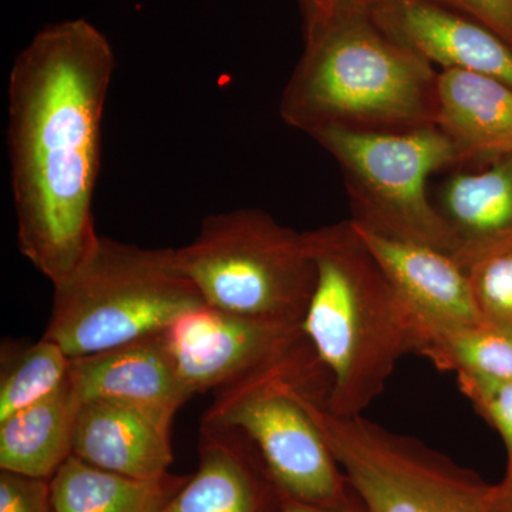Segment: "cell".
Here are the masks:
<instances>
[{"label": "cell", "mask_w": 512, "mask_h": 512, "mask_svg": "<svg viewBox=\"0 0 512 512\" xmlns=\"http://www.w3.org/2000/svg\"><path fill=\"white\" fill-rule=\"evenodd\" d=\"M114 69L109 39L86 19L47 25L10 69L6 141L16 237L53 286L100 237L93 201Z\"/></svg>", "instance_id": "1"}, {"label": "cell", "mask_w": 512, "mask_h": 512, "mask_svg": "<svg viewBox=\"0 0 512 512\" xmlns=\"http://www.w3.org/2000/svg\"><path fill=\"white\" fill-rule=\"evenodd\" d=\"M305 49L279 114L313 136L326 128L399 133L436 124L439 72L392 39L372 12L303 26Z\"/></svg>", "instance_id": "2"}, {"label": "cell", "mask_w": 512, "mask_h": 512, "mask_svg": "<svg viewBox=\"0 0 512 512\" xmlns=\"http://www.w3.org/2000/svg\"><path fill=\"white\" fill-rule=\"evenodd\" d=\"M316 281L302 330L325 370V400L339 416H362L397 363L420 353L416 319L352 221L303 232Z\"/></svg>", "instance_id": "3"}, {"label": "cell", "mask_w": 512, "mask_h": 512, "mask_svg": "<svg viewBox=\"0 0 512 512\" xmlns=\"http://www.w3.org/2000/svg\"><path fill=\"white\" fill-rule=\"evenodd\" d=\"M204 298L178 268L174 248L99 237L69 278L53 286L45 338L72 359L163 335Z\"/></svg>", "instance_id": "4"}, {"label": "cell", "mask_w": 512, "mask_h": 512, "mask_svg": "<svg viewBox=\"0 0 512 512\" xmlns=\"http://www.w3.org/2000/svg\"><path fill=\"white\" fill-rule=\"evenodd\" d=\"M284 379L318 426L362 512H495L493 485L419 441L363 416L330 412L322 377L286 372Z\"/></svg>", "instance_id": "5"}, {"label": "cell", "mask_w": 512, "mask_h": 512, "mask_svg": "<svg viewBox=\"0 0 512 512\" xmlns=\"http://www.w3.org/2000/svg\"><path fill=\"white\" fill-rule=\"evenodd\" d=\"M178 268L211 308L302 325L316 271L303 232L258 208L204 218L190 244L174 248Z\"/></svg>", "instance_id": "6"}, {"label": "cell", "mask_w": 512, "mask_h": 512, "mask_svg": "<svg viewBox=\"0 0 512 512\" xmlns=\"http://www.w3.org/2000/svg\"><path fill=\"white\" fill-rule=\"evenodd\" d=\"M311 138L338 163L353 222L454 255L456 241L427 190L431 174L460 165L456 148L439 128L399 133L326 128Z\"/></svg>", "instance_id": "7"}, {"label": "cell", "mask_w": 512, "mask_h": 512, "mask_svg": "<svg viewBox=\"0 0 512 512\" xmlns=\"http://www.w3.org/2000/svg\"><path fill=\"white\" fill-rule=\"evenodd\" d=\"M308 348L275 369L218 390L201 424L244 434L282 497L346 508L348 480L315 421L285 384L286 367Z\"/></svg>", "instance_id": "8"}, {"label": "cell", "mask_w": 512, "mask_h": 512, "mask_svg": "<svg viewBox=\"0 0 512 512\" xmlns=\"http://www.w3.org/2000/svg\"><path fill=\"white\" fill-rule=\"evenodd\" d=\"M164 339L192 396L262 375L309 343L302 325L247 318L208 305L175 320Z\"/></svg>", "instance_id": "9"}, {"label": "cell", "mask_w": 512, "mask_h": 512, "mask_svg": "<svg viewBox=\"0 0 512 512\" xmlns=\"http://www.w3.org/2000/svg\"><path fill=\"white\" fill-rule=\"evenodd\" d=\"M70 386L80 404L103 400L130 407L171 430L191 399L163 335L72 359Z\"/></svg>", "instance_id": "10"}, {"label": "cell", "mask_w": 512, "mask_h": 512, "mask_svg": "<svg viewBox=\"0 0 512 512\" xmlns=\"http://www.w3.org/2000/svg\"><path fill=\"white\" fill-rule=\"evenodd\" d=\"M372 16L384 33L433 66L484 74L512 87V46L477 20L434 0H386Z\"/></svg>", "instance_id": "11"}, {"label": "cell", "mask_w": 512, "mask_h": 512, "mask_svg": "<svg viewBox=\"0 0 512 512\" xmlns=\"http://www.w3.org/2000/svg\"><path fill=\"white\" fill-rule=\"evenodd\" d=\"M352 224L417 325H490L478 309L467 272L453 256Z\"/></svg>", "instance_id": "12"}, {"label": "cell", "mask_w": 512, "mask_h": 512, "mask_svg": "<svg viewBox=\"0 0 512 512\" xmlns=\"http://www.w3.org/2000/svg\"><path fill=\"white\" fill-rule=\"evenodd\" d=\"M434 126L456 148L460 165L512 157V87L484 74L441 70Z\"/></svg>", "instance_id": "13"}, {"label": "cell", "mask_w": 512, "mask_h": 512, "mask_svg": "<svg viewBox=\"0 0 512 512\" xmlns=\"http://www.w3.org/2000/svg\"><path fill=\"white\" fill-rule=\"evenodd\" d=\"M73 456L101 470L160 480L173 463L170 430L121 404H80L74 424Z\"/></svg>", "instance_id": "14"}, {"label": "cell", "mask_w": 512, "mask_h": 512, "mask_svg": "<svg viewBox=\"0 0 512 512\" xmlns=\"http://www.w3.org/2000/svg\"><path fill=\"white\" fill-rule=\"evenodd\" d=\"M454 241L453 258L467 271L481 259L512 249V157L474 173L451 175L436 204Z\"/></svg>", "instance_id": "15"}, {"label": "cell", "mask_w": 512, "mask_h": 512, "mask_svg": "<svg viewBox=\"0 0 512 512\" xmlns=\"http://www.w3.org/2000/svg\"><path fill=\"white\" fill-rule=\"evenodd\" d=\"M200 464L163 512H264V491L237 430L201 424Z\"/></svg>", "instance_id": "16"}, {"label": "cell", "mask_w": 512, "mask_h": 512, "mask_svg": "<svg viewBox=\"0 0 512 512\" xmlns=\"http://www.w3.org/2000/svg\"><path fill=\"white\" fill-rule=\"evenodd\" d=\"M79 407L69 376L59 392L0 421V470L52 480L73 456Z\"/></svg>", "instance_id": "17"}, {"label": "cell", "mask_w": 512, "mask_h": 512, "mask_svg": "<svg viewBox=\"0 0 512 512\" xmlns=\"http://www.w3.org/2000/svg\"><path fill=\"white\" fill-rule=\"evenodd\" d=\"M187 478L138 480L69 457L50 480L55 512H163Z\"/></svg>", "instance_id": "18"}, {"label": "cell", "mask_w": 512, "mask_h": 512, "mask_svg": "<svg viewBox=\"0 0 512 512\" xmlns=\"http://www.w3.org/2000/svg\"><path fill=\"white\" fill-rule=\"evenodd\" d=\"M421 348L440 370L512 380V332L491 325H419Z\"/></svg>", "instance_id": "19"}, {"label": "cell", "mask_w": 512, "mask_h": 512, "mask_svg": "<svg viewBox=\"0 0 512 512\" xmlns=\"http://www.w3.org/2000/svg\"><path fill=\"white\" fill-rule=\"evenodd\" d=\"M72 357L56 342L43 336L39 342L20 350L0 377V421L42 402L69 380Z\"/></svg>", "instance_id": "20"}, {"label": "cell", "mask_w": 512, "mask_h": 512, "mask_svg": "<svg viewBox=\"0 0 512 512\" xmlns=\"http://www.w3.org/2000/svg\"><path fill=\"white\" fill-rule=\"evenodd\" d=\"M466 272L484 319L512 332V249L487 256Z\"/></svg>", "instance_id": "21"}, {"label": "cell", "mask_w": 512, "mask_h": 512, "mask_svg": "<svg viewBox=\"0 0 512 512\" xmlns=\"http://www.w3.org/2000/svg\"><path fill=\"white\" fill-rule=\"evenodd\" d=\"M457 382L477 412L500 434L507 450V467H512V380L457 373Z\"/></svg>", "instance_id": "22"}, {"label": "cell", "mask_w": 512, "mask_h": 512, "mask_svg": "<svg viewBox=\"0 0 512 512\" xmlns=\"http://www.w3.org/2000/svg\"><path fill=\"white\" fill-rule=\"evenodd\" d=\"M0 512H55L50 480L0 471Z\"/></svg>", "instance_id": "23"}, {"label": "cell", "mask_w": 512, "mask_h": 512, "mask_svg": "<svg viewBox=\"0 0 512 512\" xmlns=\"http://www.w3.org/2000/svg\"><path fill=\"white\" fill-rule=\"evenodd\" d=\"M477 20L512 46V0H434Z\"/></svg>", "instance_id": "24"}, {"label": "cell", "mask_w": 512, "mask_h": 512, "mask_svg": "<svg viewBox=\"0 0 512 512\" xmlns=\"http://www.w3.org/2000/svg\"><path fill=\"white\" fill-rule=\"evenodd\" d=\"M303 26L353 12H372L386 0H298Z\"/></svg>", "instance_id": "25"}, {"label": "cell", "mask_w": 512, "mask_h": 512, "mask_svg": "<svg viewBox=\"0 0 512 512\" xmlns=\"http://www.w3.org/2000/svg\"><path fill=\"white\" fill-rule=\"evenodd\" d=\"M495 512H512V467H507L504 480L493 485Z\"/></svg>", "instance_id": "26"}, {"label": "cell", "mask_w": 512, "mask_h": 512, "mask_svg": "<svg viewBox=\"0 0 512 512\" xmlns=\"http://www.w3.org/2000/svg\"><path fill=\"white\" fill-rule=\"evenodd\" d=\"M282 500H284V503H282L278 512H348L346 508L316 507V505L299 503V501L286 497H282Z\"/></svg>", "instance_id": "27"}]
</instances>
